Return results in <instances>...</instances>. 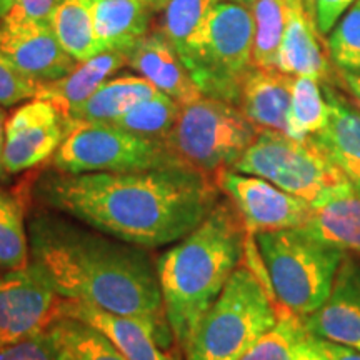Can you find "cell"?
Listing matches in <instances>:
<instances>
[{
  "label": "cell",
  "mask_w": 360,
  "mask_h": 360,
  "mask_svg": "<svg viewBox=\"0 0 360 360\" xmlns=\"http://www.w3.org/2000/svg\"><path fill=\"white\" fill-rule=\"evenodd\" d=\"M29 204L56 210L129 244L157 249L175 244L220 200L214 175L191 165L134 172L35 175Z\"/></svg>",
  "instance_id": "cell-1"
},
{
  "label": "cell",
  "mask_w": 360,
  "mask_h": 360,
  "mask_svg": "<svg viewBox=\"0 0 360 360\" xmlns=\"http://www.w3.org/2000/svg\"><path fill=\"white\" fill-rule=\"evenodd\" d=\"M29 207L30 260L47 272L58 295L147 322L162 347L172 345L175 339L165 317L157 264L148 249L56 210Z\"/></svg>",
  "instance_id": "cell-2"
},
{
  "label": "cell",
  "mask_w": 360,
  "mask_h": 360,
  "mask_svg": "<svg viewBox=\"0 0 360 360\" xmlns=\"http://www.w3.org/2000/svg\"><path fill=\"white\" fill-rule=\"evenodd\" d=\"M247 233L236 205L220 197L212 212L155 260L165 317L179 347L244 260Z\"/></svg>",
  "instance_id": "cell-3"
},
{
  "label": "cell",
  "mask_w": 360,
  "mask_h": 360,
  "mask_svg": "<svg viewBox=\"0 0 360 360\" xmlns=\"http://www.w3.org/2000/svg\"><path fill=\"white\" fill-rule=\"evenodd\" d=\"M282 307L244 260L180 347L186 360H240L281 317Z\"/></svg>",
  "instance_id": "cell-4"
},
{
  "label": "cell",
  "mask_w": 360,
  "mask_h": 360,
  "mask_svg": "<svg viewBox=\"0 0 360 360\" xmlns=\"http://www.w3.org/2000/svg\"><path fill=\"white\" fill-rule=\"evenodd\" d=\"M255 245L283 310L305 317L326 304L345 252L304 227L259 232Z\"/></svg>",
  "instance_id": "cell-5"
},
{
  "label": "cell",
  "mask_w": 360,
  "mask_h": 360,
  "mask_svg": "<svg viewBox=\"0 0 360 360\" xmlns=\"http://www.w3.org/2000/svg\"><path fill=\"white\" fill-rule=\"evenodd\" d=\"M254 30L249 6L219 0L212 7L195 47L182 60L205 97L237 105L242 82L252 69Z\"/></svg>",
  "instance_id": "cell-6"
},
{
  "label": "cell",
  "mask_w": 360,
  "mask_h": 360,
  "mask_svg": "<svg viewBox=\"0 0 360 360\" xmlns=\"http://www.w3.org/2000/svg\"><path fill=\"white\" fill-rule=\"evenodd\" d=\"M232 170L269 180L312 207H319L350 187L349 180L310 139L295 141L270 129H260Z\"/></svg>",
  "instance_id": "cell-7"
},
{
  "label": "cell",
  "mask_w": 360,
  "mask_h": 360,
  "mask_svg": "<svg viewBox=\"0 0 360 360\" xmlns=\"http://www.w3.org/2000/svg\"><path fill=\"white\" fill-rule=\"evenodd\" d=\"M259 132L237 105L202 96L180 109L165 143L182 164L215 175L233 169Z\"/></svg>",
  "instance_id": "cell-8"
},
{
  "label": "cell",
  "mask_w": 360,
  "mask_h": 360,
  "mask_svg": "<svg viewBox=\"0 0 360 360\" xmlns=\"http://www.w3.org/2000/svg\"><path fill=\"white\" fill-rule=\"evenodd\" d=\"M51 167L64 174L134 172L180 165L167 143L141 137L115 124H72ZM186 165V164H184Z\"/></svg>",
  "instance_id": "cell-9"
},
{
  "label": "cell",
  "mask_w": 360,
  "mask_h": 360,
  "mask_svg": "<svg viewBox=\"0 0 360 360\" xmlns=\"http://www.w3.org/2000/svg\"><path fill=\"white\" fill-rule=\"evenodd\" d=\"M62 297L47 272L30 260L24 269L0 272V350L47 330Z\"/></svg>",
  "instance_id": "cell-10"
},
{
  "label": "cell",
  "mask_w": 360,
  "mask_h": 360,
  "mask_svg": "<svg viewBox=\"0 0 360 360\" xmlns=\"http://www.w3.org/2000/svg\"><path fill=\"white\" fill-rule=\"evenodd\" d=\"M220 192L236 205L249 233L302 227L314 207L257 175L224 169L214 175Z\"/></svg>",
  "instance_id": "cell-11"
},
{
  "label": "cell",
  "mask_w": 360,
  "mask_h": 360,
  "mask_svg": "<svg viewBox=\"0 0 360 360\" xmlns=\"http://www.w3.org/2000/svg\"><path fill=\"white\" fill-rule=\"evenodd\" d=\"M70 129V120L52 102L32 98L22 103L7 117L4 146L7 174L12 177L52 160Z\"/></svg>",
  "instance_id": "cell-12"
},
{
  "label": "cell",
  "mask_w": 360,
  "mask_h": 360,
  "mask_svg": "<svg viewBox=\"0 0 360 360\" xmlns=\"http://www.w3.org/2000/svg\"><path fill=\"white\" fill-rule=\"evenodd\" d=\"M0 53L39 84L65 77L79 64L58 42L52 25L8 15L0 19Z\"/></svg>",
  "instance_id": "cell-13"
},
{
  "label": "cell",
  "mask_w": 360,
  "mask_h": 360,
  "mask_svg": "<svg viewBox=\"0 0 360 360\" xmlns=\"http://www.w3.org/2000/svg\"><path fill=\"white\" fill-rule=\"evenodd\" d=\"M300 319L314 337L360 350V264L357 260L344 255L326 304Z\"/></svg>",
  "instance_id": "cell-14"
},
{
  "label": "cell",
  "mask_w": 360,
  "mask_h": 360,
  "mask_svg": "<svg viewBox=\"0 0 360 360\" xmlns=\"http://www.w3.org/2000/svg\"><path fill=\"white\" fill-rule=\"evenodd\" d=\"M125 56L127 64L135 72L182 107L204 96L192 80L172 44L162 32L143 35L125 52Z\"/></svg>",
  "instance_id": "cell-15"
},
{
  "label": "cell",
  "mask_w": 360,
  "mask_h": 360,
  "mask_svg": "<svg viewBox=\"0 0 360 360\" xmlns=\"http://www.w3.org/2000/svg\"><path fill=\"white\" fill-rule=\"evenodd\" d=\"M58 312L96 327L127 360H177L165 352L154 328L139 319L107 312L64 297L58 305Z\"/></svg>",
  "instance_id": "cell-16"
},
{
  "label": "cell",
  "mask_w": 360,
  "mask_h": 360,
  "mask_svg": "<svg viewBox=\"0 0 360 360\" xmlns=\"http://www.w3.org/2000/svg\"><path fill=\"white\" fill-rule=\"evenodd\" d=\"M285 2V32L277 69L292 77L327 79L328 62L319 44V29L315 25L309 0H283Z\"/></svg>",
  "instance_id": "cell-17"
},
{
  "label": "cell",
  "mask_w": 360,
  "mask_h": 360,
  "mask_svg": "<svg viewBox=\"0 0 360 360\" xmlns=\"http://www.w3.org/2000/svg\"><path fill=\"white\" fill-rule=\"evenodd\" d=\"M294 77L278 69L252 67L240 87L237 107L255 127L287 134Z\"/></svg>",
  "instance_id": "cell-18"
},
{
  "label": "cell",
  "mask_w": 360,
  "mask_h": 360,
  "mask_svg": "<svg viewBox=\"0 0 360 360\" xmlns=\"http://www.w3.org/2000/svg\"><path fill=\"white\" fill-rule=\"evenodd\" d=\"M323 92L328 102V120L321 132L309 139L350 186L360 188V114L327 85Z\"/></svg>",
  "instance_id": "cell-19"
},
{
  "label": "cell",
  "mask_w": 360,
  "mask_h": 360,
  "mask_svg": "<svg viewBox=\"0 0 360 360\" xmlns=\"http://www.w3.org/2000/svg\"><path fill=\"white\" fill-rule=\"evenodd\" d=\"M127 65L125 52L109 51L79 62L77 67L65 77L39 85L35 98L52 102L67 119L77 107L87 101L103 82L110 79L115 72Z\"/></svg>",
  "instance_id": "cell-20"
},
{
  "label": "cell",
  "mask_w": 360,
  "mask_h": 360,
  "mask_svg": "<svg viewBox=\"0 0 360 360\" xmlns=\"http://www.w3.org/2000/svg\"><path fill=\"white\" fill-rule=\"evenodd\" d=\"M94 30L102 52H127L148 34L150 12L142 0H90Z\"/></svg>",
  "instance_id": "cell-21"
},
{
  "label": "cell",
  "mask_w": 360,
  "mask_h": 360,
  "mask_svg": "<svg viewBox=\"0 0 360 360\" xmlns=\"http://www.w3.org/2000/svg\"><path fill=\"white\" fill-rule=\"evenodd\" d=\"M142 75H122L103 82L96 92L69 115L72 124H114L119 117L159 94Z\"/></svg>",
  "instance_id": "cell-22"
},
{
  "label": "cell",
  "mask_w": 360,
  "mask_h": 360,
  "mask_svg": "<svg viewBox=\"0 0 360 360\" xmlns=\"http://www.w3.org/2000/svg\"><path fill=\"white\" fill-rule=\"evenodd\" d=\"M305 231L344 252L360 254V188L350 186L314 207Z\"/></svg>",
  "instance_id": "cell-23"
},
{
  "label": "cell",
  "mask_w": 360,
  "mask_h": 360,
  "mask_svg": "<svg viewBox=\"0 0 360 360\" xmlns=\"http://www.w3.org/2000/svg\"><path fill=\"white\" fill-rule=\"evenodd\" d=\"M58 360H127L96 327L60 314L47 327Z\"/></svg>",
  "instance_id": "cell-24"
},
{
  "label": "cell",
  "mask_w": 360,
  "mask_h": 360,
  "mask_svg": "<svg viewBox=\"0 0 360 360\" xmlns=\"http://www.w3.org/2000/svg\"><path fill=\"white\" fill-rule=\"evenodd\" d=\"M52 29L62 47L77 62L102 53L94 30L90 0H64L53 13Z\"/></svg>",
  "instance_id": "cell-25"
},
{
  "label": "cell",
  "mask_w": 360,
  "mask_h": 360,
  "mask_svg": "<svg viewBox=\"0 0 360 360\" xmlns=\"http://www.w3.org/2000/svg\"><path fill=\"white\" fill-rule=\"evenodd\" d=\"M299 315L282 310L276 327L240 360H322L315 354Z\"/></svg>",
  "instance_id": "cell-26"
},
{
  "label": "cell",
  "mask_w": 360,
  "mask_h": 360,
  "mask_svg": "<svg viewBox=\"0 0 360 360\" xmlns=\"http://www.w3.org/2000/svg\"><path fill=\"white\" fill-rule=\"evenodd\" d=\"M27 204L0 187V270L24 269L30 264Z\"/></svg>",
  "instance_id": "cell-27"
},
{
  "label": "cell",
  "mask_w": 360,
  "mask_h": 360,
  "mask_svg": "<svg viewBox=\"0 0 360 360\" xmlns=\"http://www.w3.org/2000/svg\"><path fill=\"white\" fill-rule=\"evenodd\" d=\"M319 82L305 75L294 77L287 135L295 141H307L321 132L328 120V102Z\"/></svg>",
  "instance_id": "cell-28"
},
{
  "label": "cell",
  "mask_w": 360,
  "mask_h": 360,
  "mask_svg": "<svg viewBox=\"0 0 360 360\" xmlns=\"http://www.w3.org/2000/svg\"><path fill=\"white\" fill-rule=\"evenodd\" d=\"M219 0H169L162 17V34L172 44L180 60L195 47L212 7Z\"/></svg>",
  "instance_id": "cell-29"
},
{
  "label": "cell",
  "mask_w": 360,
  "mask_h": 360,
  "mask_svg": "<svg viewBox=\"0 0 360 360\" xmlns=\"http://www.w3.org/2000/svg\"><path fill=\"white\" fill-rule=\"evenodd\" d=\"M254 13V49L252 67L277 69L283 32H285V2L283 0H255Z\"/></svg>",
  "instance_id": "cell-30"
},
{
  "label": "cell",
  "mask_w": 360,
  "mask_h": 360,
  "mask_svg": "<svg viewBox=\"0 0 360 360\" xmlns=\"http://www.w3.org/2000/svg\"><path fill=\"white\" fill-rule=\"evenodd\" d=\"M180 109H182L180 103L159 92L147 101L139 102L114 124L141 137L165 142L177 122Z\"/></svg>",
  "instance_id": "cell-31"
},
{
  "label": "cell",
  "mask_w": 360,
  "mask_h": 360,
  "mask_svg": "<svg viewBox=\"0 0 360 360\" xmlns=\"http://www.w3.org/2000/svg\"><path fill=\"white\" fill-rule=\"evenodd\" d=\"M327 45L332 62L339 69L360 75V0H355L334 25Z\"/></svg>",
  "instance_id": "cell-32"
},
{
  "label": "cell",
  "mask_w": 360,
  "mask_h": 360,
  "mask_svg": "<svg viewBox=\"0 0 360 360\" xmlns=\"http://www.w3.org/2000/svg\"><path fill=\"white\" fill-rule=\"evenodd\" d=\"M39 82L29 79L11 60L0 53V105L12 107L15 103L37 97Z\"/></svg>",
  "instance_id": "cell-33"
},
{
  "label": "cell",
  "mask_w": 360,
  "mask_h": 360,
  "mask_svg": "<svg viewBox=\"0 0 360 360\" xmlns=\"http://www.w3.org/2000/svg\"><path fill=\"white\" fill-rule=\"evenodd\" d=\"M0 360H58L47 330L0 350Z\"/></svg>",
  "instance_id": "cell-34"
},
{
  "label": "cell",
  "mask_w": 360,
  "mask_h": 360,
  "mask_svg": "<svg viewBox=\"0 0 360 360\" xmlns=\"http://www.w3.org/2000/svg\"><path fill=\"white\" fill-rule=\"evenodd\" d=\"M64 0H17L7 13L12 19L32 20L52 25V17Z\"/></svg>",
  "instance_id": "cell-35"
},
{
  "label": "cell",
  "mask_w": 360,
  "mask_h": 360,
  "mask_svg": "<svg viewBox=\"0 0 360 360\" xmlns=\"http://www.w3.org/2000/svg\"><path fill=\"white\" fill-rule=\"evenodd\" d=\"M355 0H309L319 32L328 34Z\"/></svg>",
  "instance_id": "cell-36"
},
{
  "label": "cell",
  "mask_w": 360,
  "mask_h": 360,
  "mask_svg": "<svg viewBox=\"0 0 360 360\" xmlns=\"http://www.w3.org/2000/svg\"><path fill=\"white\" fill-rule=\"evenodd\" d=\"M310 345L322 360H360V350L350 349L347 345L335 344V342L326 339H319L312 334H310Z\"/></svg>",
  "instance_id": "cell-37"
},
{
  "label": "cell",
  "mask_w": 360,
  "mask_h": 360,
  "mask_svg": "<svg viewBox=\"0 0 360 360\" xmlns=\"http://www.w3.org/2000/svg\"><path fill=\"white\" fill-rule=\"evenodd\" d=\"M7 112L6 107L0 105V186L8 182L11 175L7 174L6 167H4V146H6V124H7Z\"/></svg>",
  "instance_id": "cell-38"
},
{
  "label": "cell",
  "mask_w": 360,
  "mask_h": 360,
  "mask_svg": "<svg viewBox=\"0 0 360 360\" xmlns=\"http://www.w3.org/2000/svg\"><path fill=\"white\" fill-rule=\"evenodd\" d=\"M344 80H345V85H347L350 90V94H352V96L360 102V75L345 74Z\"/></svg>",
  "instance_id": "cell-39"
},
{
  "label": "cell",
  "mask_w": 360,
  "mask_h": 360,
  "mask_svg": "<svg viewBox=\"0 0 360 360\" xmlns=\"http://www.w3.org/2000/svg\"><path fill=\"white\" fill-rule=\"evenodd\" d=\"M15 2L17 0H0V19H4V17L11 12V8Z\"/></svg>",
  "instance_id": "cell-40"
},
{
  "label": "cell",
  "mask_w": 360,
  "mask_h": 360,
  "mask_svg": "<svg viewBox=\"0 0 360 360\" xmlns=\"http://www.w3.org/2000/svg\"><path fill=\"white\" fill-rule=\"evenodd\" d=\"M142 2L148 4V6L152 7H159V6H165V4L169 2V0H142Z\"/></svg>",
  "instance_id": "cell-41"
},
{
  "label": "cell",
  "mask_w": 360,
  "mask_h": 360,
  "mask_svg": "<svg viewBox=\"0 0 360 360\" xmlns=\"http://www.w3.org/2000/svg\"><path fill=\"white\" fill-rule=\"evenodd\" d=\"M227 2H237V4H244V6H252L255 0H227Z\"/></svg>",
  "instance_id": "cell-42"
}]
</instances>
